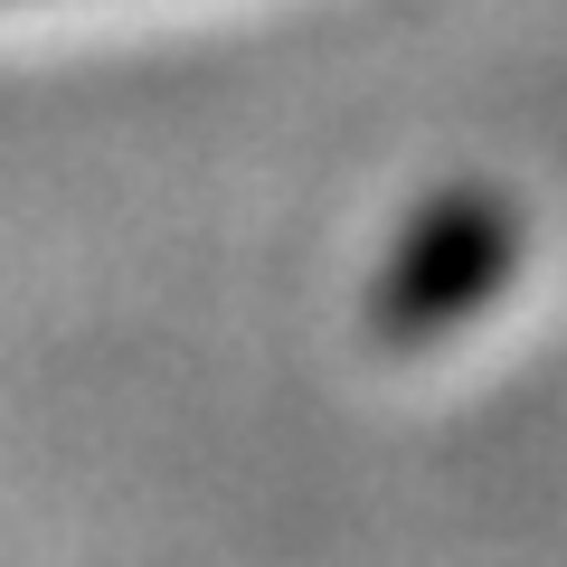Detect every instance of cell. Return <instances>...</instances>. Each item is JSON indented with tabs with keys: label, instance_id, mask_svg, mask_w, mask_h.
Here are the masks:
<instances>
[{
	"label": "cell",
	"instance_id": "1",
	"mask_svg": "<svg viewBox=\"0 0 567 567\" xmlns=\"http://www.w3.org/2000/svg\"><path fill=\"white\" fill-rule=\"evenodd\" d=\"M511 256H520V218H511L502 199H483V189H454V199H435L416 218V237L398 246L369 322H379L398 350H416L425 331L483 312L492 293L511 284Z\"/></svg>",
	"mask_w": 567,
	"mask_h": 567
}]
</instances>
